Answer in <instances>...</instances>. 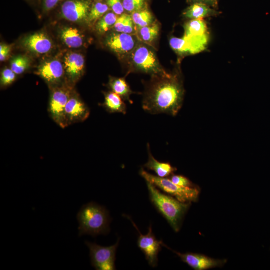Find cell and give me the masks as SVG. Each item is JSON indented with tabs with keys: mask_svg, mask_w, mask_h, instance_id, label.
Masks as SVG:
<instances>
[{
	"mask_svg": "<svg viewBox=\"0 0 270 270\" xmlns=\"http://www.w3.org/2000/svg\"><path fill=\"white\" fill-rule=\"evenodd\" d=\"M184 35L200 36L208 34L207 24L204 18L191 20L184 26Z\"/></svg>",
	"mask_w": 270,
	"mask_h": 270,
	"instance_id": "obj_21",
	"label": "cell"
},
{
	"mask_svg": "<svg viewBox=\"0 0 270 270\" xmlns=\"http://www.w3.org/2000/svg\"><path fill=\"white\" fill-rule=\"evenodd\" d=\"M118 16L114 12L106 14L98 22L96 29L100 33H104L115 24Z\"/></svg>",
	"mask_w": 270,
	"mask_h": 270,
	"instance_id": "obj_25",
	"label": "cell"
},
{
	"mask_svg": "<svg viewBox=\"0 0 270 270\" xmlns=\"http://www.w3.org/2000/svg\"><path fill=\"white\" fill-rule=\"evenodd\" d=\"M109 10L108 6L102 2H96L91 8L88 20L93 22L102 16Z\"/></svg>",
	"mask_w": 270,
	"mask_h": 270,
	"instance_id": "obj_27",
	"label": "cell"
},
{
	"mask_svg": "<svg viewBox=\"0 0 270 270\" xmlns=\"http://www.w3.org/2000/svg\"><path fill=\"white\" fill-rule=\"evenodd\" d=\"M216 9L202 2H194L183 13L184 16L191 20L204 18L218 14Z\"/></svg>",
	"mask_w": 270,
	"mask_h": 270,
	"instance_id": "obj_17",
	"label": "cell"
},
{
	"mask_svg": "<svg viewBox=\"0 0 270 270\" xmlns=\"http://www.w3.org/2000/svg\"><path fill=\"white\" fill-rule=\"evenodd\" d=\"M30 61L25 56H18L15 58L11 63V70L16 74H23L29 67Z\"/></svg>",
	"mask_w": 270,
	"mask_h": 270,
	"instance_id": "obj_28",
	"label": "cell"
},
{
	"mask_svg": "<svg viewBox=\"0 0 270 270\" xmlns=\"http://www.w3.org/2000/svg\"><path fill=\"white\" fill-rule=\"evenodd\" d=\"M162 246L172 250L181 258L182 261L196 270H204L222 266L226 262L225 260H215L200 254L193 253L180 254L172 250L163 242Z\"/></svg>",
	"mask_w": 270,
	"mask_h": 270,
	"instance_id": "obj_12",
	"label": "cell"
},
{
	"mask_svg": "<svg viewBox=\"0 0 270 270\" xmlns=\"http://www.w3.org/2000/svg\"><path fill=\"white\" fill-rule=\"evenodd\" d=\"M148 160L144 166L148 170L156 172L157 176L160 178H166L173 174L176 169L168 162H162L157 160L152 154L148 144Z\"/></svg>",
	"mask_w": 270,
	"mask_h": 270,
	"instance_id": "obj_18",
	"label": "cell"
},
{
	"mask_svg": "<svg viewBox=\"0 0 270 270\" xmlns=\"http://www.w3.org/2000/svg\"><path fill=\"white\" fill-rule=\"evenodd\" d=\"M84 67V56L72 52L66 55L64 60V68L70 80L74 82L82 74Z\"/></svg>",
	"mask_w": 270,
	"mask_h": 270,
	"instance_id": "obj_16",
	"label": "cell"
},
{
	"mask_svg": "<svg viewBox=\"0 0 270 270\" xmlns=\"http://www.w3.org/2000/svg\"><path fill=\"white\" fill-rule=\"evenodd\" d=\"M85 244L90 250L92 265L96 270H116V254L119 240L110 246H102L88 241L85 242Z\"/></svg>",
	"mask_w": 270,
	"mask_h": 270,
	"instance_id": "obj_5",
	"label": "cell"
},
{
	"mask_svg": "<svg viewBox=\"0 0 270 270\" xmlns=\"http://www.w3.org/2000/svg\"><path fill=\"white\" fill-rule=\"evenodd\" d=\"M146 182L152 203L166 220L173 230L178 232L190 203L180 202L172 196L161 192L152 183Z\"/></svg>",
	"mask_w": 270,
	"mask_h": 270,
	"instance_id": "obj_3",
	"label": "cell"
},
{
	"mask_svg": "<svg viewBox=\"0 0 270 270\" xmlns=\"http://www.w3.org/2000/svg\"><path fill=\"white\" fill-rule=\"evenodd\" d=\"M209 41V34L200 36H186L172 38L170 40L171 48L180 54H195L205 50Z\"/></svg>",
	"mask_w": 270,
	"mask_h": 270,
	"instance_id": "obj_6",
	"label": "cell"
},
{
	"mask_svg": "<svg viewBox=\"0 0 270 270\" xmlns=\"http://www.w3.org/2000/svg\"><path fill=\"white\" fill-rule=\"evenodd\" d=\"M10 46H9L1 44L0 46V60L4 61L8 57L10 52Z\"/></svg>",
	"mask_w": 270,
	"mask_h": 270,
	"instance_id": "obj_33",
	"label": "cell"
},
{
	"mask_svg": "<svg viewBox=\"0 0 270 270\" xmlns=\"http://www.w3.org/2000/svg\"><path fill=\"white\" fill-rule=\"evenodd\" d=\"M102 106L110 113H126V106L122 98L114 92L105 94Z\"/></svg>",
	"mask_w": 270,
	"mask_h": 270,
	"instance_id": "obj_19",
	"label": "cell"
},
{
	"mask_svg": "<svg viewBox=\"0 0 270 270\" xmlns=\"http://www.w3.org/2000/svg\"><path fill=\"white\" fill-rule=\"evenodd\" d=\"M193 3L202 2L210 6V7L216 9L218 6V0H190Z\"/></svg>",
	"mask_w": 270,
	"mask_h": 270,
	"instance_id": "obj_35",
	"label": "cell"
},
{
	"mask_svg": "<svg viewBox=\"0 0 270 270\" xmlns=\"http://www.w3.org/2000/svg\"><path fill=\"white\" fill-rule=\"evenodd\" d=\"M38 74L47 82L55 84L62 79L64 68L60 61L53 60L40 66Z\"/></svg>",
	"mask_w": 270,
	"mask_h": 270,
	"instance_id": "obj_14",
	"label": "cell"
},
{
	"mask_svg": "<svg viewBox=\"0 0 270 270\" xmlns=\"http://www.w3.org/2000/svg\"><path fill=\"white\" fill-rule=\"evenodd\" d=\"M108 5L117 15H121L124 12V8L121 0H108Z\"/></svg>",
	"mask_w": 270,
	"mask_h": 270,
	"instance_id": "obj_32",
	"label": "cell"
},
{
	"mask_svg": "<svg viewBox=\"0 0 270 270\" xmlns=\"http://www.w3.org/2000/svg\"><path fill=\"white\" fill-rule=\"evenodd\" d=\"M132 18L134 24L139 28L152 24L153 20L152 14L147 10L134 12Z\"/></svg>",
	"mask_w": 270,
	"mask_h": 270,
	"instance_id": "obj_24",
	"label": "cell"
},
{
	"mask_svg": "<svg viewBox=\"0 0 270 270\" xmlns=\"http://www.w3.org/2000/svg\"><path fill=\"white\" fill-rule=\"evenodd\" d=\"M68 88H56L53 90L50 100L48 112L53 120L60 127L66 128L64 120L66 105L71 96Z\"/></svg>",
	"mask_w": 270,
	"mask_h": 270,
	"instance_id": "obj_7",
	"label": "cell"
},
{
	"mask_svg": "<svg viewBox=\"0 0 270 270\" xmlns=\"http://www.w3.org/2000/svg\"><path fill=\"white\" fill-rule=\"evenodd\" d=\"M184 90L176 76H164L154 84L144 98L142 108L152 114L176 116L182 105Z\"/></svg>",
	"mask_w": 270,
	"mask_h": 270,
	"instance_id": "obj_1",
	"label": "cell"
},
{
	"mask_svg": "<svg viewBox=\"0 0 270 270\" xmlns=\"http://www.w3.org/2000/svg\"><path fill=\"white\" fill-rule=\"evenodd\" d=\"M16 74L10 69L6 68L2 73L0 82L3 86L12 84L16 80Z\"/></svg>",
	"mask_w": 270,
	"mask_h": 270,
	"instance_id": "obj_30",
	"label": "cell"
},
{
	"mask_svg": "<svg viewBox=\"0 0 270 270\" xmlns=\"http://www.w3.org/2000/svg\"><path fill=\"white\" fill-rule=\"evenodd\" d=\"M110 86L112 92L118 94L122 98L132 102L130 96L132 93L126 81L122 78H114L110 82Z\"/></svg>",
	"mask_w": 270,
	"mask_h": 270,
	"instance_id": "obj_22",
	"label": "cell"
},
{
	"mask_svg": "<svg viewBox=\"0 0 270 270\" xmlns=\"http://www.w3.org/2000/svg\"><path fill=\"white\" fill-rule=\"evenodd\" d=\"M77 220L80 236L106 235L110 232L111 220L109 212L106 208L96 202L84 205L77 214Z\"/></svg>",
	"mask_w": 270,
	"mask_h": 270,
	"instance_id": "obj_2",
	"label": "cell"
},
{
	"mask_svg": "<svg viewBox=\"0 0 270 270\" xmlns=\"http://www.w3.org/2000/svg\"><path fill=\"white\" fill-rule=\"evenodd\" d=\"M170 180L174 184L184 187L195 188L194 185L186 178L180 175H172Z\"/></svg>",
	"mask_w": 270,
	"mask_h": 270,
	"instance_id": "obj_31",
	"label": "cell"
},
{
	"mask_svg": "<svg viewBox=\"0 0 270 270\" xmlns=\"http://www.w3.org/2000/svg\"><path fill=\"white\" fill-rule=\"evenodd\" d=\"M62 38L65 44L70 48H78L82 46L83 36L76 28H67L62 32Z\"/></svg>",
	"mask_w": 270,
	"mask_h": 270,
	"instance_id": "obj_20",
	"label": "cell"
},
{
	"mask_svg": "<svg viewBox=\"0 0 270 270\" xmlns=\"http://www.w3.org/2000/svg\"><path fill=\"white\" fill-rule=\"evenodd\" d=\"M62 0H44V8L46 11H50L54 8Z\"/></svg>",
	"mask_w": 270,
	"mask_h": 270,
	"instance_id": "obj_34",
	"label": "cell"
},
{
	"mask_svg": "<svg viewBox=\"0 0 270 270\" xmlns=\"http://www.w3.org/2000/svg\"><path fill=\"white\" fill-rule=\"evenodd\" d=\"M90 10V3L85 0H68L61 8L64 18L72 22L88 19Z\"/></svg>",
	"mask_w": 270,
	"mask_h": 270,
	"instance_id": "obj_11",
	"label": "cell"
},
{
	"mask_svg": "<svg viewBox=\"0 0 270 270\" xmlns=\"http://www.w3.org/2000/svg\"><path fill=\"white\" fill-rule=\"evenodd\" d=\"M144 0H123L122 4L124 10L128 12H136L143 7Z\"/></svg>",
	"mask_w": 270,
	"mask_h": 270,
	"instance_id": "obj_29",
	"label": "cell"
},
{
	"mask_svg": "<svg viewBox=\"0 0 270 270\" xmlns=\"http://www.w3.org/2000/svg\"><path fill=\"white\" fill-rule=\"evenodd\" d=\"M132 60L135 66L146 73L164 74L154 54L144 46L137 48L132 54Z\"/></svg>",
	"mask_w": 270,
	"mask_h": 270,
	"instance_id": "obj_9",
	"label": "cell"
},
{
	"mask_svg": "<svg viewBox=\"0 0 270 270\" xmlns=\"http://www.w3.org/2000/svg\"><path fill=\"white\" fill-rule=\"evenodd\" d=\"M23 44L29 50L39 54H46L52 48L51 40L42 33L35 34L27 37Z\"/></svg>",
	"mask_w": 270,
	"mask_h": 270,
	"instance_id": "obj_15",
	"label": "cell"
},
{
	"mask_svg": "<svg viewBox=\"0 0 270 270\" xmlns=\"http://www.w3.org/2000/svg\"><path fill=\"white\" fill-rule=\"evenodd\" d=\"M140 174L146 180L180 202L191 203L198 201L200 192L196 188H187L177 185L170 178H160L146 172L141 168Z\"/></svg>",
	"mask_w": 270,
	"mask_h": 270,
	"instance_id": "obj_4",
	"label": "cell"
},
{
	"mask_svg": "<svg viewBox=\"0 0 270 270\" xmlns=\"http://www.w3.org/2000/svg\"><path fill=\"white\" fill-rule=\"evenodd\" d=\"M129 219L140 234L138 240V248L144 254L149 264L153 268L156 267L158 264V255L163 242L156 238L152 232L151 225L149 227L148 234L143 235L132 220L130 218Z\"/></svg>",
	"mask_w": 270,
	"mask_h": 270,
	"instance_id": "obj_8",
	"label": "cell"
},
{
	"mask_svg": "<svg viewBox=\"0 0 270 270\" xmlns=\"http://www.w3.org/2000/svg\"><path fill=\"white\" fill-rule=\"evenodd\" d=\"M90 114V109L86 104L78 96L71 94L64 111L66 126L85 121Z\"/></svg>",
	"mask_w": 270,
	"mask_h": 270,
	"instance_id": "obj_10",
	"label": "cell"
},
{
	"mask_svg": "<svg viewBox=\"0 0 270 270\" xmlns=\"http://www.w3.org/2000/svg\"><path fill=\"white\" fill-rule=\"evenodd\" d=\"M158 24H154L150 26L140 28V36L144 42H150L154 41L158 36L159 33Z\"/></svg>",
	"mask_w": 270,
	"mask_h": 270,
	"instance_id": "obj_26",
	"label": "cell"
},
{
	"mask_svg": "<svg viewBox=\"0 0 270 270\" xmlns=\"http://www.w3.org/2000/svg\"><path fill=\"white\" fill-rule=\"evenodd\" d=\"M106 44L114 52L126 54L134 50L136 41L130 34L118 32L113 34L108 38Z\"/></svg>",
	"mask_w": 270,
	"mask_h": 270,
	"instance_id": "obj_13",
	"label": "cell"
},
{
	"mask_svg": "<svg viewBox=\"0 0 270 270\" xmlns=\"http://www.w3.org/2000/svg\"><path fill=\"white\" fill-rule=\"evenodd\" d=\"M116 32L120 33L130 34L134 31V22L132 16L123 14L118 18L114 25Z\"/></svg>",
	"mask_w": 270,
	"mask_h": 270,
	"instance_id": "obj_23",
	"label": "cell"
}]
</instances>
